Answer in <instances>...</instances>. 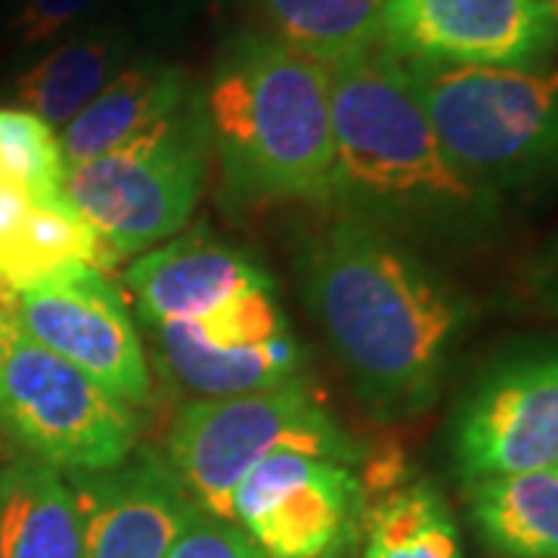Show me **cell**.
<instances>
[{
    "label": "cell",
    "mask_w": 558,
    "mask_h": 558,
    "mask_svg": "<svg viewBox=\"0 0 558 558\" xmlns=\"http://www.w3.org/2000/svg\"><path fill=\"white\" fill-rule=\"evenodd\" d=\"M363 515L348 462L289 450L260 459L233 494V521L270 558H341Z\"/></svg>",
    "instance_id": "9"
},
{
    "label": "cell",
    "mask_w": 558,
    "mask_h": 558,
    "mask_svg": "<svg viewBox=\"0 0 558 558\" xmlns=\"http://www.w3.org/2000/svg\"><path fill=\"white\" fill-rule=\"evenodd\" d=\"M199 0H134L140 22L156 35V32H174L193 16Z\"/></svg>",
    "instance_id": "26"
},
{
    "label": "cell",
    "mask_w": 558,
    "mask_h": 558,
    "mask_svg": "<svg viewBox=\"0 0 558 558\" xmlns=\"http://www.w3.org/2000/svg\"><path fill=\"white\" fill-rule=\"evenodd\" d=\"M403 65L447 159L478 190L558 174V69Z\"/></svg>",
    "instance_id": "4"
},
{
    "label": "cell",
    "mask_w": 558,
    "mask_h": 558,
    "mask_svg": "<svg viewBox=\"0 0 558 558\" xmlns=\"http://www.w3.org/2000/svg\"><path fill=\"white\" fill-rule=\"evenodd\" d=\"M134 60V32L121 20L87 22L47 47L16 78V100L57 134L106 90V84Z\"/></svg>",
    "instance_id": "15"
},
{
    "label": "cell",
    "mask_w": 558,
    "mask_h": 558,
    "mask_svg": "<svg viewBox=\"0 0 558 558\" xmlns=\"http://www.w3.org/2000/svg\"><path fill=\"white\" fill-rule=\"evenodd\" d=\"M159 341V357L174 379L202 398H236L267 391L282 381L299 379L304 369V351L292 332L255 348H211L183 323L153 326Z\"/></svg>",
    "instance_id": "17"
},
{
    "label": "cell",
    "mask_w": 558,
    "mask_h": 558,
    "mask_svg": "<svg viewBox=\"0 0 558 558\" xmlns=\"http://www.w3.org/2000/svg\"><path fill=\"white\" fill-rule=\"evenodd\" d=\"M363 558H465L450 506L432 481H413L363 515Z\"/></svg>",
    "instance_id": "20"
},
{
    "label": "cell",
    "mask_w": 558,
    "mask_h": 558,
    "mask_svg": "<svg viewBox=\"0 0 558 558\" xmlns=\"http://www.w3.org/2000/svg\"><path fill=\"white\" fill-rule=\"evenodd\" d=\"M211 348H255L289 332L286 317L274 299V286H252L223 299L202 317L186 319Z\"/></svg>",
    "instance_id": "23"
},
{
    "label": "cell",
    "mask_w": 558,
    "mask_h": 558,
    "mask_svg": "<svg viewBox=\"0 0 558 558\" xmlns=\"http://www.w3.org/2000/svg\"><path fill=\"white\" fill-rule=\"evenodd\" d=\"M453 459L465 484L558 465V351L490 369L459 407Z\"/></svg>",
    "instance_id": "10"
},
{
    "label": "cell",
    "mask_w": 558,
    "mask_h": 558,
    "mask_svg": "<svg viewBox=\"0 0 558 558\" xmlns=\"http://www.w3.org/2000/svg\"><path fill=\"white\" fill-rule=\"evenodd\" d=\"M202 94L178 119L65 171V199L121 258L174 236L199 205L208 178Z\"/></svg>",
    "instance_id": "7"
},
{
    "label": "cell",
    "mask_w": 558,
    "mask_h": 558,
    "mask_svg": "<svg viewBox=\"0 0 558 558\" xmlns=\"http://www.w3.org/2000/svg\"><path fill=\"white\" fill-rule=\"evenodd\" d=\"M481 539L506 558L558 556V465L465 484Z\"/></svg>",
    "instance_id": "19"
},
{
    "label": "cell",
    "mask_w": 558,
    "mask_h": 558,
    "mask_svg": "<svg viewBox=\"0 0 558 558\" xmlns=\"http://www.w3.org/2000/svg\"><path fill=\"white\" fill-rule=\"evenodd\" d=\"M65 171L60 134L22 106H0V178L32 205H57L65 199Z\"/></svg>",
    "instance_id": "22"
},
{
    "label": "cell",
    "mask_w": 558,
    "mask_h": 558,
    "mask_svg": "<svg viewBox=\"0 0 558 558\" xmlns=\"http://www.w3.org/2000/svg\"><path fill=\"white\" fill-rule=\"evenodd\" d=\"M556 304H558V274H556Z\"/></svg>",
    "instance_id": "28"
},
{
    "label": "cell",
    "mask_w": 558,
    "mask_h": 558,
    "mask_svg": "<svg viewBox=\"0 0 558 558\" xmlns=\"http://www.w3.org/2000/svg\"><path fill=\"white\" fill-rule=\"evenodd\" d=\"M168 558H270L236 521L218 519L193 502L190 515L171 543Z\"/></svg>",
    "instance_id": "25"
},
{
    "label": "cell",
    "mask_w": 558,
    "mask_h": 558,
    "mask_svg": "<svg viewBox=\"0 0 558 558\" xmlns=\"http://www.w3.org/2000/svg\"><path fill=\"white\" fill-rule=\"evenodd\" d=\"M553 558H558V556H553Z\"/></svg>",
    "instance_id": "29"
},
{
    "label": "cell",
    "mask_w": 558,
    "mask_h": 558,
    "mask_svg": "<svg viewBox=\"0 0 558 558\" xmlns=\"http://www.w3.org/2000/svg\"><path fill=\"white\" fill-rule=\"evenodd\" d=\"M202 112L236 199H336L329 69L277 35L223 44Z\"/></svg>",
    "instance_id": "2"
},
{
    "label": "cell",
    "mask_w": 558,
    "mask_h": 558,
    "mask_svg": "<svg viewBox=\"0 0 558 558\" xmlns=\"http://www.w3.org/2000/svg\"><path fill=\"white\" fill-rule=\"evenodd\" d=\"M0 558H84L75 490L32 453L0 465Z\"/></svg>",
    "instance_id": "16"
},
{
    "label": "cell",
    "mask_w": 558,
    "mask_h": 558,
    "mask_svg": "<svg viewBox=\"0 0 558 558\" xmlns=\"http://www.w3.org/2000/svg\"><path fill=\"white\" fill-rule=\"evenodd\" d=\"M354 462L351 438L304 376L267 391L236 398H202L186 403L168 435V465L190 499L233 521V494L240 481L274 453Z\"/></svg>",
    "instance_id": "5"
},
{
    "label": "cell",
    "mask_w": 558,
    "mask_h": 558,
    "mask_svg": "<svg viewBox=\"0 0 558 558\" xmlns=\"http://www.w3.org/2000/svg\"><path fill=\"white\" fill-rule=\"evenodd\" d=\"M546 7H549V16H553V25H556L558 35V0H546Z\"/></svg>",
    "instance_id": "27"
},
{
    "label": "cell",
    "mask_w": 558,
    "mask_h": 558,
    "mask_svg": "<svg viewBox=\"0 0 558 558\" xmlns=\"http://www.w3.org/2000/svg\"><path fill=\"white\" fill-rule=\"evenodd\" d=\"M277 38L319 62L381 44L385 0H260Z\"/></svg>",
    "instance_id": "21"
},
{
    "label": "cell",
    "mask_w": 558,
    "mask_h": 558,
    "mask_svg": "<svg viewBox=\"0 0 558 558\" xmlns=\"http://www.w3.org/2000/svg\"><path fill=\"white\" fill-rule=\"evenodd\" d=\"M119 260V252L81 218L69 199L32 205L20 230L0 240V295L3 301L13 299L75 264L112 274Z\"/></svg>",
    "instance_id": "18"
},
{
    "label": "cell",
    "mask_w": 558,
    "mask_h": 558,
    "mask_svg": "<svg viewBox=\"0 0 558 558\" xmlns=\"http://www.w3.org/2000/svg\"><path fill=\"white\" fill-rule=\"evenodd\" d=\"M0 180H3V178H0Z\"/></svg>",
    "instance_id": "30"
},
{
    "label": "cell",
    "mask_w": 558,
    "mask_h": 558,
    "mask_svg": "<svg viewBox=\"0 0 558 558\" xmlns=\"http://www.w3.org/2000/svg\"><path fill=\"white\" fill-rule=\"evenodd\" d=\"M546 0H385L381 44L413 62L539 65L556 47Z\"/></svg>",
    "instance_id": "11"
},
{
    "label": "cell",
    "mask_w": 558,
    "mask_h": 558,
    "mask_svg": "<svg viewBox=\"0 0 558 558\" xmlns=\"http://www.w3.org/2000/svg\"><path fill=\"white\" fill-rule=\"evenodd\" d=\"M84 558H168L193 499L168 459L143 450L106 472H72Z\"/></svg>",
    "instance_id": "12"
},
{
    "label": "cell",
    "mask_w": 558,
    "mask_h": 558,
    "mask_svg": "<svg viewBox=\"0 0 558 558\" xmlns=\"http://www.w3.org/2000/svg\"><path fill=\"white\" fill-rule=\"evenodd\" d=\"M124 279L134 292L140 319L149 329L202 317L242 289L274 286L248 255L205 230L140 255Z\"/></svg>",
    "instance_id": "13"
},
{
    "label": "cell",
    "mask_w": 558,
    "mask_h": 558,
    "mask_svg": "<svg viewBox=\"0 0 558 558\" xmlns=\"http://www.w3.org/2000/svg\"><path fill=\"white\" fill-rule=\"evenodd\" d=\"M22 329L69 360L128 407L149 403L153 379L128 301L109 274L75 264L53 279L7 299Z\"/></svg>",
    "instance_id": "8"
},
{
    "label": "cell",
    "mask_w": 558,
    "mask_h": 558,
    "mask_svg": "<svg viewBox=\"0 0 558 558\" xmlns=\"http://www.w3.org/2000/svg\"><path fill=\"white\" fill-rule=\"evenodd\" d=\"M326 69L336 199L398 215H459L487 196L447 159L407 65L385 44Z\"/></svg>",
    "instance_id": "3"
},
{
    "label": "cell",
    "mask_w": 558,
    "mask_h": 558,
    "mask_svg": "<svg viewBox=\"0 0 558 558\" xmlns=\"http://www.w3.org/2000/svg\"><path fill=\"white\" fill-rule=\"evenodd\" d=\"M0 425L60 472H106L137 447L134 410L0 307Z\"/></svg>",
    "instance_id": "6"
},
{
    "label": "cell",
    "mask_w": 558,
    "mask_h": 558,
    "mask_svg": "<svg viewBox=\"0 0 558 558\" xmlns=\"http://www.w3.org/2000/svg\"><path fill=\"white\" fill-rule=\"evenodd\" d=\"M196 100L199 90L180 65L156 57H134L106 84L100 97L60 131L65 165L106 156L156 131L165 121L178 119Z\"/></svg>",
    "instance_id": "14"
},
{
    "label": "cell",
    "mask_w": 558,
    "mask_h": 558,
    "mask_svg": "<svg viewBox=\"0 0 558 558\" xmlns=\"http://www.w3.org/2000/svg\"><path fill=\"white\" fill-rule=\"evenodd\" d=\"M106 0H16L10 35L20 57H40L65 35L100 20Z\"/></svg>",
    "instance_id": "24"
},
{
    "label": "cell",
    "mask_w": 558,
    "mask_h": 558,
    "mask_svg": "<svg viewBox=\"0 0 558 558\" xmlns=\"http://www.w3.org/2000/svg\"><path fill=\"white\" fill-rule=\"evenodd\" d=\"M301 289L376 416H413L435 400L465 307L425 264L373 223L341 218L307 248Z\"/></svg>",
    "instance_id": "1"
}]
</instances>
